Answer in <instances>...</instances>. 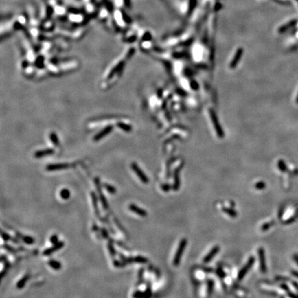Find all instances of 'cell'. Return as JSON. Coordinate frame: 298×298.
<instances>
[{"label": "cell", "instance_id": "cell-9", "mask_svg": "<svg viewBox=\"0 0 298 298\" xmlns=\"http://www.w3.org/2000/svg\"><path fill=\"white\" fill-rule=\"evenodd\" d=\"M64 247V242H57L55 244H53V247L48 248L47 249L44 251L43 252V255L44 256H49L53 253L56 252V251H59L60 249H62L63 247Z\"/></svg>", "mask_w": 298, "mask_h": 298}, {"label": "cell", "instance_id": "cell-16", "mask_svg": "<svg viewBox=\"0 0 298 298\" xmlns=\"http://www.w3.org/2000/svg\"><path fill=\"white\" fill-rule=\"evenodd\" d=\"M91 199H92V202H93V207H94V209H95V215L96 216L98 217V218L99 219V220H102L101 219V217H100V211H99V209H98V198H97V196L95 195V193H94V192H91Z\"/></svg>", "mask_w": 298, "mask_h": 298}, {"label": "cell", "instance_id": "cell-22", "mask_svg": "<svg viewBox=\"0 0 298 298\" xmlns=\"http://www.w3.org/2000/svg\"><path fill=\"white\" fill-rule=\"evenodd\" d=\"M222 211H223L224 213H225L226 214L229 215L231 218H235L238 216V213H237V212L235 211L234 209H231V208L224 207L223 209H222Z\"/></svg>", "mask_w": 298, "mask_h": 298}, {"label": "cell", "instance_id": "cell-13", "mask_svg": "<svg viewBox=\"0 0 298 298\" xmlns=\"http://www.w3.org/2000/svg\"><path fill=\"white\" fill-rule=\"evenodd\" d=\"M112 130H113L112 126H107L106 128H104L103 130H102L99 133L97 134L94 137V138H93V139H94L95 141L100 140V139H102L104 137L106 136L108 134L110 133V132L112 131Z\"/></svg>", "mask_w": 298, "mask_h": 298}, {"label": "cell", "instance_id": "cell-34", "mask_svg": "<svg viewBox=\"0 0 298 298\" xmlns=\"http://www.w3.org/2000/svg\"><path fill=\"white\" fill-rule=\"evenodd\" d=\"M216 273L218 275L219 277H220L221 279H223V278L225 277V273L224 272V271L222 270L221 268H218L216 270Z\"/></svg>", "mask_w": 298, "mask_h": 298}, {"label": "cell", "instance_id": "cell-10", "mask_svg": "<svg viewBox=\"0 0 298 298\" xmlns=\"http://www.w3.org/2000/svg\"><path fill=\"white\" fill-rule=\"evenodd\" d=\"M220 248L219 246H215V247L211 249V251H210L209 253L204 257V259H203V262L209 263V262H211V260H213V258L218 253V252L220 251Z\"/></svg>", "mask_w": 298, "mask_h": 298}, {"label": "cell", "instance_id": "cell-5", "mask_svg": "<svg viewBox=\"0 0 298 298\" xmlns=\"http://www.w3.org/2000/svg\"><path fill=\"white\" fill-rule=\"evenodd\" d=\"M131 168L133 170V171L135 173L136 175H137V177H139V179L141 181V182L144 183V184H148L149 182V179L147 177L146 174L143 172V170L139 168V166L136 164V163H132L131 164Z\"/></svg>", "mask_w": 298, "mask_h": 298}, {"label": "cell", "instance_id": "cell-27", "mask_svg": "<svg viewBox=\"0 0 298 298\" xmlns=\"http://www.w3.org/2000/svg\"><path fill=\"white\" fill-rule=\"evenodd\" d=\"M213 286H214V282L212 279H209L207 282V293L208 295H211L213 293Z\"/></svg>", "mask_w": 298, "mask_h": 298}, {"label": "cell", "instance_id": "cell-33", "mask_svg": "<svg viewBox=\"0 0 298 298\" xmlns=\"http://www.w3.org/2000/svg\"><path fill=\"white\" fill-rule=\"evenodd\" d=\"M113 265L115 267H117V268H120V267L124 266L126 264L123 262L122 261H119V260H113Z\"/></svg>", "mask_w": 298, "mask_h": 298}, {"label": "cell", "instance_id": "cell-20", "mask_svg": "<svg viewBox=\"0 0 298 298\" xmlns=\"http://www.w3.org/2000/svg\"><path fill=\"white\" fill-rule=\"evenodd\" d=\"M53 152V150L52 149H45L42 150H38L35 153V156L37 158H40L44 156L49 155Z\"/></svg>", "mask_w": 298, "mask_h": 298}, {"label": "cell", "instance_id": "cell-40", "mask_svg": "<svg viewBox=\"0 0 298 298\" xmlns=\"http://www.w3.org/2000/svg\"><path fill=\"white\" fill-rule=\"evenodd\" d=\"M204 271H206V272H208V273H211V272H213V269L211 268H204Z\"/></svg>", "mask_w": 298, "mask_h": 298}, {"label": "cell", "instance_id": "cell-15", "mask_svg": "<svg viewBox=\"0 0 298 298\" xmlns=\"http://www.w3.org/2000/svg\"><path fill=\"white\" fill-rule=\"evenodd\" d=\"M15 235L17 238L21 239V240H22L25 244H34V242H35V240H34V238H32V237L28 236H24V235L18 232V231H16Z\"/></svg>", "mask_w": 298, "mask_h": 298}, {"label": "cell", "instance_id": "cell-26", "mask_svg": "<svg viewBox=\"0 0 298 298\" xmlns=\"http://www.w3.org/2000/svg\"><path fill=\"white\" fill-rule=\"evenodd\" d=\"M103 186L109 193L115 194L117 192V189L113 186H112V185L108 184H104L103 185Z\"/></svg>", "mask_w": 298, "mask_h": 298}, {"label": "cell", "instance_id": "cell-23", "mask_svg": "<svg viewBox=\"0 0 298 298\" xmlns=\"http://www.w3.org/2000/svg\"><path fill=\"white\" fill-rule=\"evenodd\" d=\"M60 197H62L63 200H69L70 196H71V192H70L69 190L67 189V188H64V189H62V191H60Z\"/></svg>", "mask_w": 298, "mask_h": 298}, {"label": "cell", "instance_id": "cell-35", "mask_svg": "<svg viewBox=\"0 0 298 298\" xmlns=\"http://www.w3.org/2000/svg\"><path fill=\"white\" fill-rule=\"evenodd\" d=\"M50 241H51V242L53 244H57V242H59V240H58V236H57V235H53L51 237V238H50Z\"/></svg>", "mask_w": 298, "mask_h": 298}, {"label": "cell", "instance_id": "cell-25", "mask_svg": "<svg viewBox=\"0 0 298 298\" xmlns=\"http://www.w3.org/2000/svg\"><path fill=\"white\" fill-rule=\"evenodd\" d=\"M108 250L109 253H110L111 257H113L114 256L116 255V251L115 249L113 244L112 242H109L108 244Z\"/></svg>", "mask_w": 298, "mask_h": 298}, {"label": "cell", "instance_id": "cell-14", "mask_svg": "<svg viewBox=\"0 0 298 298\" xmlns=\"http://www.w3.org/2000/svg\"><path fill=\"white\" fill-rule=\"evenodd\" d=\"M69 167H70L69 164L62 163V164H55L48 165V166L46 167V169H47L48 170H50V171H53V170L66 169V168H69Z\"/></svg>", "mask_w": 298, "mask_h": 298}, {"label": "cell", "instance_id": "cell-6", "mask_svg": "<svg viewBox=\"0 0 298 298\" xmlns=\"http://www.w3.org/2000/svg\"><path fill=\"white\" fill-rule=\"evenodd\" d=\"M95 182L97 190H98V192L99 193V196H100V202H101V203H102V207H103V209L104 210H106V209H108V202L106 200V198L105 195H104L103 193H102L101 184H100V180L98 178H95Z\"/></svg>", "mask_w": 298, "mask_h": 298}, {"label": "cell", "instance_id": "cell-8", "mask_svg": "<svg viewBox=\"0 0 298 298\" xmlns=\"http://www.w3.org/2000/svg\"><path fill=\"white\" fill-rule=\"evenodd\" d=\"M243 53L244 49L242 48H239L237 49L232 61L230 63V68H231V69H234L237 67V66H238L239 62H240V60H241Z\"/></svg>", "mask_w": 298, "mask_h": 298}, {"label": "cell", "instance_id": "cell-11", "mask_svg": "<svg viewBox=\"0 0 298 298\" xmlns=\"http://www.w3.org/2000/svg\"><path fill=\"white\" fill-rule=\"evenodd\" d=\"M128 209L130 211L133 212L135 214L139 215V216L141 217H143V218H145V217H146L147 215H148L147 212L145 211L144 209L139 207V206L135 205V204H130L128 206Z\"/></svg>", "mask_w": 298, "mask_h": 298}, {"label": "cell", "instance_id": "cell-39", "mask_svg": "<svg viewBox=\"0 0 298 298\" xmlns=\"http://www.w3.org/2000/svg\"><path fill=\"white\" fill-rule=\"evenodd\" d=\"M293 259L295 260V262L298 264V255L297 253H295L293 255Z\"/></svg>", "mask_w": 298, "mask_h": 298}, {"label": "cell", "instance_id": "cell-1", "mask_svg": "<svg viewBox=\"0 0 298 298\" xmlns=\"http://www.w3.org/2000/svg\"><path fill=\"white\" fill-rule=\"evenodd\" d=\"M186 245H187V240H186V239H185V238L182 239V240L180 241V242H179V244L178 246V248H177V250L175 253V257H174L173 264L175 266H179V263H180L181 258H182L183 253H184Z\"/></svg>", "mask_w": 298, "mask_h": 298}, {"label": "cell", "instance_id": "cell-17", "mask_svg": "<svg viewBox=\"0 0 298 298\" xmlns=\"http://www.w3.org/2000/svg\"><path fill=\"white\" fill-rule=\"evenodd\" d=\"M1 238H2L3 240L6 242L12 241L15 244L19 243V241L17 240V238H12L10 235L8 234V233H6V232H4V231H1Z\"/></svg>", "mask_w": 298, "mask_h": 298}, {"label": "cell", "instance_id": "cell-28", "mask_svg": "<svg viewBox=\"0 0 298 298\" xmlns=\"http://www.w3.org/2000/svg\"><path fill=\"white\" fill-rule=\"evenodd\" d=\"M2 248H3L4 249H6L8 252L10 253H17V250H16L15 248L11 247V246L7 244H3L2 246Z\"/></svg>", "mask_w": 298, "mask_h": 298}, {"label": "cell", "instance_id": "cell-3", "mask_svg": "<svg viewBox=\"0 0 298 298\" xmlns=\"http://www.w3.org/2000/svg\"><path fill=\"white\" fill-rule=\"evenodd\" d=\"M255 262V257L253 256H251L249 258L247 262L245 264V265L242 268L240 269V271H239L238 274V279L239 281L242 280V279H244V277H245V275H247L248 272L250 271V269L252 268L253 265L254 264Z\"/></svg>", "mask_w": 298, "mask_h": 298}, {"label": "cell", "instance_id": "cell-36", "mask_svg": "<svg viewBox=\"0 0 298 298\" xmlns=\"http://www.w3.org/2000/svg\"><path fill=\"white\" fill-rule=\"evenodd\" d=\"M101 232H102V236H103L104 238L106 239H107L108 238V233L107 231L105 229H104V228L101 229Z\"/></svg>", "mask_w": 298, "mask_h": 298}, {"label": "cell", "instance_id": "cell-29", "mask_svg": "<svg viewBox=\"0 0 298 298\" xmlns=\"http://www.w3.org/2000/svg\"><path fill=\"white\" fill-rule=\"evenodd\" d=\"M50 138H51V140L52 142L53 143L54 145H55V146L59 145V139L56 134L52 133L50 135Z\"/></svg>", "mask_w": 298, "mask_h": 298}, {"label": "cell", "instance_id": "cell-4", "mask_svg": "<svg viewBox=\"0 0 298 298\" xmlns=\"http://www.w3.org/2000/svg\"><path fill=\"white\" fill-rule=\"evenodd\" d=\"M120 259H121V261H122L126 265L128 264L133 263V262H136V263H141V264H145L148 262V259L143 256H136V257H126L123 255L119 254Z\"/></svg>", "mask_w": 298, "mask_h": 298}, {"label": "cell", "instance_id": "cell-38", "mask_svg": "<svg viewBox=\"0 0 298 298\" xmlns=\"http://www.w3.org/2000/svg\"><path fill=\"white\" fill-rule=\"evenodd\" d=\"M281 288H282V289H284V290H286V291H287V290H289V288H288V286H286V285L284 284H281Z\"/></svg>", "mask_w": 298, "mask_h": 298}, {"label": "cell", "instance_id": "cell-21", "mask_svg": "<svg viewBox=\"0 0 298 298\" xmlns=\"http://www.w3.org/2000/svg\"><path fill=\"white\" fill-rule=\"evenodd\" d=\"M29 277H30L29 275H24L21 279H19V282H18L17 284V285H16L18 289H22V288H24L25 284H26V282L28 280V279H29Z\"/></svg>", "mask_w": 298, "mask_h": 298}, {"label": "cell", "instance_id": "cell-30", "mask_svg": "<svg viewBox=\"0 0 298 298\" xmlns=\"http://www.w3.org/2000/svg\"><path fill=\"white\" fill-rule=\"evenodd\" d=\"M278 168H279V170L282 172H286L287 170L286 166L285 164L284 161L282 159H279V161H278Z\"/></svg>", "mask_w": 298, "mask_h": 298}, {"label": "cell", "instance_id": "cell-41", "mask_svg": "<svg viewBox=\"0 0 298 298\" xmlns=\"http://www.w3.org/2000/svg\"><path fill=\"white\" fill-rule=\"evenodd\" d=\"M288 295H289L290 298H298V296L295 295V294H293V293H289Z\"/></svg>", "mask_w": 298, "mask_h": 298}, {"label": "cell", "instance_id": "cell-7", "mask_svg": "<svg viewBox=\"0 0 298 298\" xmlns=\"http://www.w3.org/2000/svg\"><path fill=\"white\" fill-rule=\"evenodd\" d=\"M258 256L260 259V270L263 273H266L267 271L266 267V256H265V251L264 249L262 247H260L258 249L257 251Z\"/></svg>", "mask_w": 298, "mask_h": 298}, {"label": "cell", "instance_id": "cell-32", "mask_svg": "<svg viewBox=\"0 0 298 298\" xmlns=\"http://www.w3.org/2000/svg\"><path fill=\"white\" fill-rule=\"evenodd\" d=\"M273 223H274L273 222H268V223L264 224L262 225V229H261L262 231H267V230H268L271 227V226L273 224Z\"/></svg>", "mask_w": 298, "mask_h": 298}, {"label": "cell", "instance_id": "cell-12", "mask_svg": "<svg viewBox=\"0 0 298 298\" xmlns=\"http://www.w3.org/2000/svg\"><path fill=\"white\" fill-rule=\"evenodd\" d=\"M152 295L151 289L150 288L148 287L147 289L145 291H135L133 294V298H150Z\"/></svg>", "mask_w": 298, "mask_h": 298}, {"label": "cell", "instance_id": "cell-2", "mask_svg": "<svg viewBox=\"0 0 298 298\" xmlns=\"http://www.w3.org/2000/svg\"><path fill=\"white\" fill-rule=\"evenodd\" d=\"M209 113L210 115H211L212 122H213V126H214V128L215 131H216L217 135H218V136L220 138H223L224 136V133L223 129L222 128V126L220 125V122H219L218 118L216 115V113H215V111H213V109H210Z\"/></svg>", "mask_w": 298, "mask_h": 298}, {"label": "cell", "instance_id": "cell-42", "mask_svg": "<svg viewBox=\"0 0 298 298\" xmlns=\"http://www.w3.org/2000/svg\"><path fill=\"white\" fill-rule=\"evenodd\" d=\"M291 273L293 275L295 276V277L298 278V272L297 271H293L291 272Z\"/></svg>", "mask_w": 298, "mask_h": 298}, {"label": "cell", "instance_id": "cell-37", "mask_svg": "<svg viewBox=\"0 0 298 298\" xmlns=\"http://www.w3.org/2000/svg\"><path fill=\"white\" fill-rule=\"evenodd\" d=\"M162 189L164 190V191H168V190L170 189V186L168 184H164L162 186Z\"/></svg>", "mask_w": 298, "mask_h": 298}, {"label": "cell", "instance_id": "cell-31", "mask_svg": "<svg viewBox=\"0 0 298 298\" xmlns=\"http://www.w3.org/2000/svg\"><path fill=\"white\" fill-rule=\"evenodd\" d=\"M255 187L257 190H263L266 187V184L264 182H258L255 185Z\"/></svg>", "mask_w": 298, "mask_h": 298}, {"label": "cell", "instance_id": "cell-19", "mask_svg": "<svg viewBox=\"0 0 298 298\" xmlns=\"http://www.w3.org/2000/svg\"><path fill=\"white\" fill-rule=\"evenodd\" d=\"M48 264L49 265L50 267H51L52 268L54 269V270H60V269L62 268V263L60 262L57 260L51 259L48 262Z\"/></svg>", "mask_w": 298, "mask_h": 298}, {"label": "cell", "instance_id": "cell-24", "mask_svg": "<svg viewBox=\"0 0 298 298\" xmlns=\"http://www.w3.org/2000/svg\"><path fill=\"white\" fill-rule=\"evenodd\" d=\"M117 126L118 128H119L122 130H124V131L129 132L132 130L131 126L128 124H125L124 122H119L117 123Z\"/></svg>", "mask_w": 298, "mask_h": 298}, {"label": "cell", "instance_id": "cell-18", "mask_svg": "<svg viewBox=\"0 0 298 298\" xmlns=\"http://www.w3.org/2000/svg\"><path fill=\"white\" fill-rule=\"evenodd\" d=\"M179 185H180V181H179V171L178 169H177L175 171V174H174L173 190H175V191H178Z\"/></svg>", "mask_w": 298, "mask_h": 298}, {"label": "cell", "instance_id": "cell-43", "mask_svg": "<svg viewBox=\"0 0 298 298\" xmlns=\"http://www.w3.org/2000/svg\"><path fill=\"white\" fill-rule=\"evenodd\" d=\"M295 102H296V103H297V104H298V93H297V97H296V99H295Z\"/></svg>", "mask_w": 298, "mask_h": 298}]
</instances>
